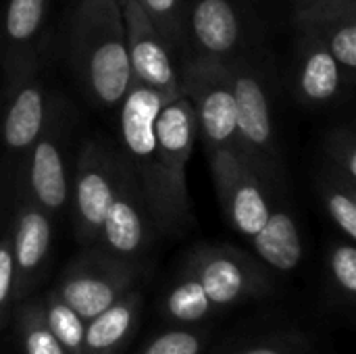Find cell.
Listing matches in <instances>:
<instances>
[{"label": "cell", "mask_w": 356, "mask_h": 354, "mask_svg": "<svg viewBox=\"0 0 356 354\" xmlns=\"http://www.w3.org/2000/svg\"><path fill=\"white\" fill-rule=\"evenodd\" d=\"M138 282L140 267L131 259L90 252L65 271L54 292L88 321L134 290Z\"/></svg>", "instance_id": "6da1fadb"}, {"label": "cell", "mask_w": 356, "mask_h": 354, "mask_svg": "<svg viewBox=\"0 0 356 354\" xmlns=\"http://www.w3.org/2000/svg\"><path fill=\"white\" fill-rule=\"evenodd\" d=\"M188 275L198 282L215 313L229 311L246 300L271 292L269 275L250 259L227 250H202L190 265Z\"/></svg>", "instance_id": "7a4b0ae2"}, {"label": "cell", "mask_w": 356, "mask_h": 354, "mask_svg": "<svg viewBox=\"0 0 356 354\" xmlns=\"http://www.w3.org/2000/svg\"><path fill=\"white\" fill-rule=\"evenodd\" d=\"M88 77L94 94L104 104L119 102L131 81L129 48L123 38V29L117 21V13L100 27V38L92 44L88 54Z\"/></svg>", "instance_id": "3957f363"}, {"label": "cell", "mask_w": 356, "mask_h": 354, "mask_svg": "<svg viewBox=\"0 0 356 354\" xmlns=\"http://www.w3.org/2000/svg\"><path fill=\"white\" fill-rule=\"evenodd\" d=\"M50 221L44 213L27 209L19 215L10 240L15 261V305L29 298L42 280L50 250Z\"/></svg>", "instance_id": "277c9868"}, {"label": "cell", "mask_w": 356, "mask_h": 354, "mask_svg": "<svg viewBox=\"0 0 356 354\" xmlns=\"http://www.w3.org/2000/svg\"><path fill=\"white\" fill-rule=\"evenodd\" d=\"M144 294L134 288L86 321L83 354H121L142 319Z\"/></svg>", "instance_id": "5b68a950"}, {"label": "cell", "mask_w": 356, "mask_h": 354, "mask_svg": "<svg viewBox=\"0 0 356 354\" xmlns=\"http://www.w3.org/2000/svg\"><path fill=\"white\" fill-rule=\"evenodd\" d=\"M129 23V63L131 73L138 75L144 83L152 86L156 92H167L175 86L173 65L163 44L154 38L150 23L146 21L144 8L136 2L127 6Z\"/></svg>", "instance_id": "8992f818"}, {"label": "cell", "mask_w": 356, "mask_h": 354, "mask_svg": "<svg viewBox=\"0 0 356 354\" xmlns=\"http://www.w3.org/2000/svg\"><path fill=\"white\" fill-rule=\"evenodd\" d=\"M163 106V94L154 88H136L125 98L121 111V129L123 140L129 152L144 161L150 159L156 150V117Z\"/></svg>", "instance_id": "52a82bcc"}, {"label": "cell", "mask_w": 356, "mask_h": 354, "mask_svg": "<svg viewBox=\"0 0 356 354\" xmlns=\"http://www.w3.org/2000/svg\"><path fill=\"white\" fill-rule=\"evenodd\" d=\"M257 255L273 269L288 273L302 261V242L288 213H271L267 223L252 236Z\"/></svg>", "instance_id": "ba28073f"}, {"label": "cell", "mask_w": 356, "mask_h": 354, "mask_svg": "<svg viewBox=\"0 0 356 354\" xmlns=\"http://www.w3.org/2000/svg\"><path fill=\"white\" fill-rule=\"evenodd\" d=\"M156 134V152L169 169H177L190 154L194 138V113L186 100H175L163 104L154 125Z\"/></svg>", "instance_id": "9c48e42d"}, {"label": "cell", "mask_w": 356, "mask_h": 354, "mask_svg": "<svg viewBox=\"0 0 356 354\" xmlns=\"http://www.w3.org/2000/svg\"><path fill=\"white\" fill-rule=\"evenodd\" d=\"M98 238L102 240L108 255L131 259L142 250L146 240L144 219L127 198L115 196L104 215Z\"/></svg>", "instance_id": "30bf717a"}, {"label": "cell", "mask_w": 356, "mask_h": 354, "mask_svg": "<svg viewBox=\"0 0 356 354\" xmlns=\"http://www.w3.org/2000/svg\"><path fill=\"white\" fill-rule=\"evenodd\" d=\"M10 330L21 354H69L46 323L42 298L29 296L15 305Z\"/></svg>", "instance_id": "8fae6325"}, {"label": "cell", "mask_w": 356, "mask_h": 354, "mask_svg": "<svg viewBox=\"0 0 356 354\" xmlns=\"http://www.w3.org/2000/svg\"><path fill=\"white\" fill-rule=\"evenodd\" d=\"M234 100H236V125L242 138L252 146H263L271 138V119L269 104L261 83L252 77H238L234 81Z\"/></svg>", "instance_id": "7c38bea8"}, {"label": "cell", "mask_w": 356, "mask_h": 354, "mask_svg": "<svg viewBox=\"0 0 356 354\" xmlns=\"http://www.w3.org/2000/svg\"><path fill=\"white\" fill-rule=\"evenodd\" d=\"M192 27L198 42L215 52H229L240 35L238 19L227 0H200L192 15Z\"/></svg>", "instance_id": "4fadbf2b"}, {"label": "cell", "mask_w": 356, "mask_h": 354, "mask_svg": "<svg viewBox=\"0 0 356 354\" xmlns=\"http://www.w3.org/2000/svg\"><path fill=\"white\" fill-rule=\"evenodd\" d=\"M31 188L46 209H60L67 202V175L60 150L52 142H40L31 156Z\"/></svg>", "instance_id": "5bb4252c"}, {"label": "cell", "mask_w": 356, "mask_h": 354, "mask_svg": "<svg viewBox=\"0 0 356 354\" xmlns=\"http://www.w3.org/2000/svg\"><path fill=\"white\" fill-rule=\"evenodd\" d=\"M42 123H44L42 92L38 88H23L6 113L2 125L4 142L15 150L25 148L38 138Z\"/></svg>", "instance_id": "9a60e30c"}, {"label": "cell", "mask_w": 356, "mask_h": 354, "mask_svg": "<svg viewBox=\"0 0 356 354\" xmlns=\"http://www.w3.org/2000/svg\"><path fill=\"white\" fill-rule=\"evenodd\" d=\"M163 315L173 321V325H202L215 315V311L198 282L186 273L165 294Z\"/></svg>", "instance_id": "2e32d148"}, {"label": "cell", "mask_w": 356, "mask_h": 354, "mask_svg": "<svg viewBox=\"0 0 356 354\" xmlns=\"http://www.w3.org/2000/svg\"><path fill=\"white\" fill-rule=\"evenodd\" d=\"M115 198L111 182L98 171H83L77 182V211L81 217L83 234L88 240H96L104 221V215Z\"/></svg>", "instance_id": "e0dca14e"}, {"label": "cell", "mask_w": 356, "mask_h": 354, "mask_svg": "<svg viewBox=\"0 0 356 354\" xmlns=\"http://www.w3.org/2000/svg\"><path fill=\"white\" fill-rule=\"evenodd\" d=\"M227 211H229L234 227L248 238H252L267 223L271 215L261 188L248 179L234 182L232 194L227 198Z\"/></svg>", "instance_id": "ac0fdd59"}, {"label": "cell", "mask_w": 356, "mask_h": 354, "mask_svg": "<svg viewBox=\"0 0 356 354\" xmlns=\"http://www.w3.org/2000/svg\"><path fill=\"white\" fill-rule=\"evenodd\" d=\"M200 125L204 136L215 144H223L236 134V100L232 90L215 88L202 96Z\"/></svg>", "instance_id": "d6986e66"}, {"label": "cell", "mask_w": 356, "mask_h": 354, "mask_svg": "<svg viewBox=\"0 0 356 354\" xmlns=\"http://www.w3.org/2000/svg\"><path fill=\"white\" fill-rule=\"evenodd\" d=\"M42 309L48 328L69 354H83L86 319H81L54 290L42 298Z\"/></svg>", "instance_id": "ffe728a7"}, {"label": "cell", "mask_w": 356, "mask_h": 354, "mask_svg": "<svg viewBox=\"0 0 356 354\" xmlns=\"http://www.w3.org/2000/svg\"><path fill=\"white\" fill-rule=\"evenodd\" d=\"M209 338L204 325H173L152 336L138 354H204Z\"/></svg>", "instance_id": "44dd1931"}, {"label": "cell", "mask_w": 356, "mask_h": 354, "mask_svg": "<svg viewBox=\"0 0 356 354\" xmlns=\"http://www.w3.org/2000/svg\"><path fill=\"white\" fill-rule=\"evenodd\" d=\"M313 338L302 330H280L240 342L223 354H311Z\"/></svg>", "instance_id": "7402d4cb"}, {"label": "cell", "mask_w": 356, "mask_h": 354, "mask_svg": "<svg viewBox=\"0 0 356 354\" xmlns=\"http://www.w3.org/2000/svg\"><path fill=\"white\" fill-rule=\"evenodd\" d=\"M338 61L327 50H317L309 56L302 69V92L311 100H327L338 90Z\"/></svg>", "instance_id": "603a6c76"}, {"label": "cell", "mask_w": 356, "mask_h": 354, "mask_svg": "<svg viewBox=\"0 0 356 354\" xmlns=\"http://www.w3.org/2000/svg\"><path fill=\"white\" fill-rule=\"evenodd\" d=\"M334 288L340 303L353 307L356 296V248L353 244H338L330 259Z\"/></svg>", "instance_id": "cb8c5ba5"}, {"label": "cell", "mask_w": 356, "mask_h": 354, "mask_svg": "<svg viewBox=\"0 0 356 354\" xmlns=\"http://www.w3.org/2000/svg\"><path fill=\"white\" fill-rule=\"evenodd\" d=\"M44 17V0H10L6 10V31L13 40H27L35 33Z\"/></svg>", "instance_id": "d4e9b609"}, {"label": "cell", "mask_w": 356, "mask_h": 354, "mask_svg": "<svg viewBox=\"0 0 356 354\" xmlns=\"http://www.w3.org/2000/svg\"><path fill=\"white\" fill-rule=\"evenodd\" d=\"M15 309V261L10 240H0V332L10 328Z\"/></svg>", "instance_id": "484cf974"}, {"label": "cell", "mask_w": 356, "mask_h": 354, "mask_svg": "<svg viewBox=\"0 0 356 354\" xmlns=\"http://www.w3.org/2000/svg\"><path fill=\"white\" fill-rule=\"evenodd\" d=\"M327 209H330V215L332 219L336 221V225L350 238H356V204L355 200L346 194H332L327 198Z\"/></svg>", "instance_id": "4316f807"}, {"label": "cell", "mask_w": 356, "mask_h": 354, "mask_svg": "<svg viewBox=\"0 0 356 354\" xmlns=\"http://www.w3.org/2000/svg\"><path fill=\"white\" fill-rule=\"evenodd\" d=\"M332 56L355 69L356 67V27L355 25H344L342 29L336 31L334 40H332Z\"/></svg>", "instance_id": "83f0119b"}, {"label": "cell", "mask_w": 356, "mask_h": 354, "mask_svg": "<svg viewBox=\"0 0 356 354\" xmlns=\"http://www.w3.org/2000/svg\"><path fill=\"white\" fill-rule=\"evenodd\" d=\"M177 0H144V4L148 6V10L152 15H169L173 10Z\"/></svg>", "instance_id": "f1b7e54d"}, {"label": "cell", "mask_w": 356, "mask_h": 354, "mask_svg": "<svg viewBox=\"0 0 356 354\" xmlns=\"http://www.w3.org/2000/svg\"><path fill=\"white\" fill-rule=\"evenodd\" d=\"M348 173L356 177V152L353 150L350 154H348Z\"/></svg>", "instance_id": "f546056e"}]
</instances>
